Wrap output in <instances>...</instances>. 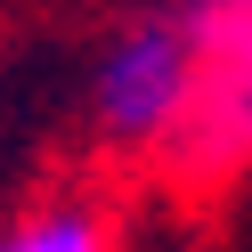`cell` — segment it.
Returning a JSON list of instances; mask_svg holds the SVG:
<instances>
[{
    "instance_id": "obj_1",
    "label": "cell",
    "mask_w": 252,
    "mask_h": 252,
    "mask_svg": "<svg viewBox=\"0 0 252 252\" xmlns=\"http://www.w3.org/2000/svg\"><path fill=\"white\" fill-rule=\"evenodd\" d=\"M163 155L187 179H228L252 155V17L212 8V25L195 33V90L163 130Z\"/></svg>"
},
{
    "instance_id": "obj_2",
    "label": "cell",
    "mask_w": 252,
    "mask_h": 252,
    "mask_svg": "<svg viewBox=\"0 0 252 252\" xmlns=\"http://www.w3.org/2000/svg\"><path fill=\"white\" fill-rule=\"evenodd\" d=\"M195 90V33L179 25H138L98 73V122L114 138H163Z\"/></svg>"
},
{
    "instance_id": "obj_3",
    "label": "cell",
    "mask_w": 252,
    "mask_h": 252,
    "mask_svg": "<svg viewBox=\"0 0 252 252\" xmlns=\"http://www.w3.org/2000/svg\"><path fill=\"white\" fill-rule=\"evenodd\" d=\"M0 252H106V236H98V220H90V212H57V220H41V228L8 236Z\"/></svg>"
},
{
    "instance_id": "obj_4",
    "label": "cell",
    "mask_w": 252,
    "mask_h": 252,
    "mask_svg": "<svg viewBox=\"0 0 252 252\" xmlns=\"http://www.w3.org/2000/svg\"><path fill=\"white\" fill-rule=\"evenodd\" d=\"M212 8H228V17H252V0H212Z\"/></svg>"
}]
</instances>
